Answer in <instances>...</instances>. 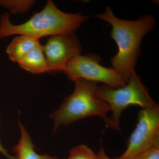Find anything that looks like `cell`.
<instances>
[{"instance_id": "obj_1", "label": "cell", "mask_w": 159, "mask_h": 159, "mask_svg": "<svg viewBox=\"0 0 159 159\" xmlns=\"http://www.w3.org/2000/svg\"><path fill=\"white\" fill-rule=\"evenodd\" d=\"M95 16L112 26L111 37L116 43L118 51L111 58V64L112 68L126 84L131 75L135 72L142 39L153 29L155 20L149 15L142 16L135 20L120 19L115 16L109 6L104 12Z\"/></svg>"}, {"instance_id": "obj_2", "label": "cell", "mask_w": 159, "mask_h": 159, "mask_svg": "<svg viewBox=\"0 0 159 159\" xmlns=\"http://www.w3.org/2000/svg\"><path fill=\"white\" fill-rule=\"evenodd\" d=\"M88 17L80 13H67L61 11L52 1H48L42 11L35 13L26 22L13 25L9 14L1 16L0 39L13 35H29L40 38L43 36L74 34Z\"/></svg>"}, {"instance_id": "obj_3", "label": "cell", "mask_w": 159, "mask_h": 159, "mask_svg": "<svg viewBox=\"0 0 159 159\" xmlns=\"http://www.w3.org/2000/svg\"><path fill=\"white\" fill-rule=\"evenodd\" d=\"M74 92L64 99L57 111L50 116L54 121L53 131L61 125H67L87 118L97 116L108 125L111 108L97 92V83L82 79L74 80Z\"/></svg>"}, {"instance_id": "obj_4", "label": "cell", "mask_w": 159, "mask_h": 159, "mask_svg": "<svg viewBox=\"0 0 159 159\" xmlns=\"http://www.w3.org/2000/svg\"><path fill=\"white\" fill-rule=\"evenodd\" d=\"M97 92L108 103L111 111V116L108 118L109 126L119 131L120 117L123 111L129 106L138 105L145 109L158 105L151 97L135 72L132 74L128 82L124 86L116 89L104 84L98 87Z\"/></svg>"}, {"instance_id": "obj_5", "label": "cell", "mask_w": 159, "mask_h": 159, "mask_svg": "<svg viewBox=\"0 0 159 159\" xmlns=\"http://www.w3.org/2000/svg\"><path fill=\"white\" fill-rule=\"evenodd\" d=\"M159 147V106L142 109L126 150L116 159H133L150 148Z\"/></svg>"}, {"instance_id": "obj_6", "label": "cell", "mask_w": 159, "mask_h": 159, "mask_svg": "<svg viewBox=\"0 0 159 159\" xmlns=\"http://www.w3.org/2000/svg\"><path fill=\"white\" fill-rule=\"evenodd\" d=\"M100 61V57L97 55H79L71 60L64 72L73 81L82 79L102 82L113 88L124 86L125 84L116 71L101 66Z\"/></svg>"}, {"instance_id": "obj_7", "label": "cell", "mask_w": 159, "mask_h": 159, "mask_svg": "<svg viewBox=\"0 0 159 159\" xmlns=\"http://www.w3.org/2000/svg\"><path fill=\"white\" fill-rule=\"evenodd\" d=\"M43 51L49 71H64L71 60L80 55L82 48L77 38L71 34L51 36Z\"/></svg>"}, {"instance_id": "obj_8", "label": "cell", "mask_w": 159, "mask_h": 159, "mask_svg": "<svg viewBox=\"0 0 159 159\" xmlns=\"http://www.w3.org/2000/svg\"><path fill=\"white\" fill-rule=\"evenodd\" d=\"M39 39L29 35H21L16 38L6 50L9 59L18 62L40 44Z\"/></svg>"}, {"instance_id": "obj_9", "label": "cell", "mask_w": 159, "mask_h": 159, "mask_svg": "<svg viewBox=\"0 0 159 159\" xmlns=\"http://www.w3.org/2000/svg\"><path fill=\"white\" fill-rule=\"evenodd\" d=\"M18 124L20 130V139L17 145L12 148L13 152L16 154V159H61L48 155H39L36 153L28 131L20 121Z\"/></svg>"}, {"instance_id": "obj_10", "label": "cell", "mask_w": 159, "mask_h": 159, "mask_svg": "<svg viewBox=\"0 0 159 159\" xmlns=\"http://www.w3.org/2000/svg\"><path fill=\"white\" fill-rule=\"evenodd\" d=\"M22 68L33 74L49 72L48 62L40 44L17 62Z\"/></svg>"}, {"instance_id": "obj_11", "label": "cell", "mask_w": 159, "mask_h": 159, "mask_svg": "<svg viewBox=\"0 0 159 159\" xmlns=\"http://www.w3.org/2000/svg\"><path fill=\"white\" fill-rule=\"evenodd\" d=\"M34 2V1L29 0H0V6L8 9L12 14H17L28 11Z\"/></svg>"}, {"instance_id": "obj_12", "label": "cell", "mask_w": 159, "mask_h": 159, "mask_svg": "<svg viewBox=\"0 0 159 159\" xmlns=\"http://www.w3.org/2000/svg\"><path fill=\"white\" fill-rule=\"evenodd\" d=\"M66 159H101L88 146L84 144L71 148L70 155Z\"/></svg>"}, {"instance_id": "obj_13", "label": "cell", "mask_w": 159, "mask_h": 159, "mask_svg": "<svg viewBox=\"0 0 159 159\" xmlns=\"http://www.w3.org/2000/svg\"><path fill=\"white\" fill-rule=\"evenodd\" d=\"M133 159H159V147L145 151Z\"/></svg>"}, {"instance_id": "obj_14", "label": "cell", "mask_w": 159, "mask_h": 159, "mask_svg": "<svg viewBox=\"0 0 159 159\" xmlns=\"http://www.w3.org/2000/svg\"><path fill=\"white\" fill-rule=\"evenodd\" d=\"M0 152L4 156L6 157L7 159H16V157L12 156L10 155L9 153H8V151L4 148V147L2 145V143L0 142Z\"/></svg>"}, {"instance_id": "obj_15", "label": "cell", "mask_w": 159, "mask_h": 159, "mask_svg": "<svg viewBox=\"0 0 159 159\" xmlns=\"http://www.w3.org/2000/svg\"><path fill=\"white\" fill-rule=\"evenodd\" d=\"M98 154L99 155L101 159H111L107 155L105 152L104 151V149L102 147L99 149Z\"/></svg>"}]
</instances>
